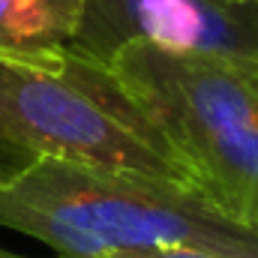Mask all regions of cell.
Masks as SVG:
<instances>
[{"label":"cell","instance_id":"8","mask_svg":"<svg viewBox=\"0 0 258 258\" xmlns=\"http://www.w3.org/2000/svg\"><path fill=\"white\" fill-rule=\"evenodd\" d=\"M228 3H252V0H228ZM258 3V0H255Z\"/></svg>","mask_w":258,"mask_h":258},{"label":"cell","instance_id":"2","mask_svg":"<svg viewBox=\"0 0 258 258\" xmlns=\"http://www.w3.org/2000/svg\"><path fill=\"white\" fill-rule=\"evenodd\" d=\"M45 159L192 186L108 63L72 45L0 51V189Z\"/></svg>","mask_w":258,"mask_h":258},{"label":"cell","instance_id":"1","mask_svg":"<svg viewBox=\"0 0 258 258\" xmlns=\"http://www.w3.org/2000/svg\"><path fill=\"white\" fill-rule=\"evenodd\" d=\"M0 225L48 243L63 258L123 249L258 258V225L225 216L192 186L57 159L0 189Z\"/></svg>","mask_w":258,"mask_h":258},{"label":"cell","instance_id":"5","mask_svg":"<svg viewBox=\"0 0 258 258\" xmlns=\"http://www.w3.org/2000/svg\"><path fill=\"white\" fill-rule=\"evenodd\" d=\"M84 0H0V51H51L72 45Z\"/></svg>","mask_w":258,"mask_h":258},{"label":"cell","instance_id":"6","mask_svg":"<svg viewBox=\"0 0 258 258\" xmlns=\"http://www.w3.org/2000/svg\"><path fill=\"white\" fill-rule=\"evenodd\" d=\"M105 258H219L195 249H123V252H108Z\"/></svg>","mask_w":258,"mask_h":258},{"label":"cell","instance_id":"7","mask_svg":"<svg viewBox=\"0 0 258 258\" xmlns=\"http://www.w3.org/2000/svg\"><path fill=\"white\" fill-rule=\"evenodd\" d=\"M0 258H33V255H18V252H9V249H0ZM51 258H63V255H51Z\"/></svg>","mask_w":258,"mask_h":258},{"label":"cell","instance_id":"4","mask_svg":"<svg viewBox=\"0 0 258 258\" xmlns=\"http://www.w3.org/2000/svg\"><path fill=\"white\" fill-rule=\"evenodd\" d=\"M129 42L258 60V3L228 0H84L72 48L108 63Z\"/></svg>","mask_w":258,"mask_h":258},{"label":"cell","instance_id":"3","mask_svg":"<svg viewBox=\"0 0 258 258\" xmlns=\"http://www.w3.org/2000/svg\"><path fill=\"white\" fill-rule=\"evenodd\" d=\"M108 69L225 216L258 225V60L129 42Z\"/></svg>","mask_w":258,"mask_h":258}]
</instances>
